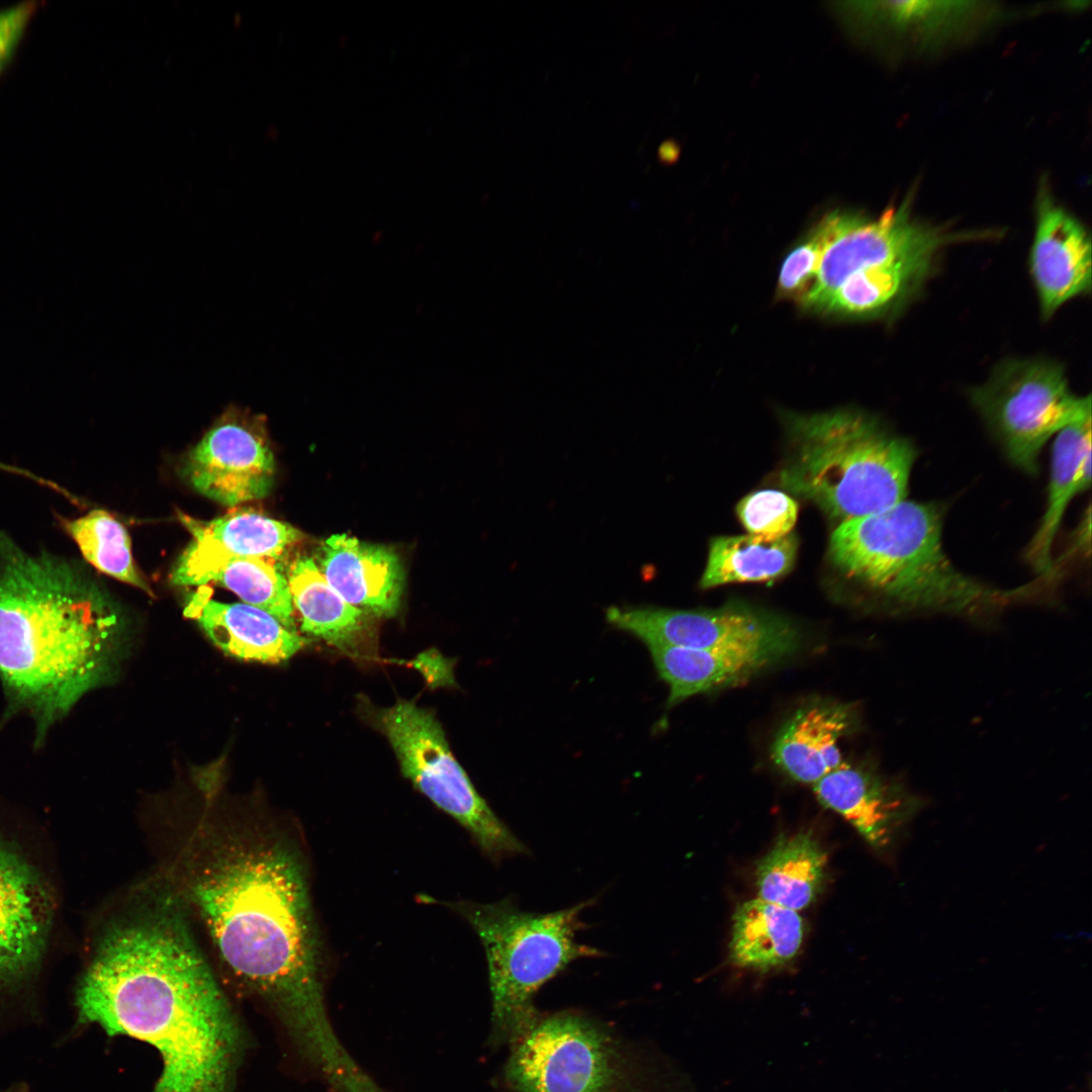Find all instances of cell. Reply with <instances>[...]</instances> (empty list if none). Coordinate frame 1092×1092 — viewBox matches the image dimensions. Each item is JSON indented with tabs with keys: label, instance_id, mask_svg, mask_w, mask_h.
<instances>
[{
	"label": "cell",
	"instance_id": "1",
	"mask_svg": "<svg viewBox=\"0 0 1092 1092\" xmlns=\"http://www.w3.org/2000/svg\"><path fill=\"white\" fill-rule=\"evenodd\" d=\"M146 833L154 874L211 946L222 973L277 1017L312 1070L347 1050L331 1022L322 946L298 842L276 822L206 806Z\"/></svg>",
	"mask_w": 1092,
	"mask_h": 1092
},
{
	"label": "cell",
	"instance_id": "2",
	"mask_svg": "<svg viewBox=\"0 0 1092 1092\" xmlns=\"http://www.w3.org/2000/svg\"><path fill=\"white\" fill-rule=\"evenodd\" d=\"M78 1019L152 1045V1092H231L242 1033L197 932L172 893L129 886L76 994Z\"/></svg>",
	"mask_w": 1092,
	"mask_h": 1092
},
{
	"label": "cell",
	"instance_id": "3",
	"mask_svg": "<svg viewBox=\"0 0 1092 1092\" xmlns=\"http://www.w3.org/2000/svg\"><path fill=\"white\" fill-rule=\"evenodd\" d=\"M118 634L113 608L80 567L0 530V680L38 741L107 679Z\"/></svg>",
	"mask_w": 1092,
	"mask_h": 1092
},
{
	"label": "cell",
	"instance_id": "4",
	"mask_svg": "<svg viewBox=\"0 0 1092 1092\" xmlns=\"http://www.w3.org/2000/svg\"><path fill=\"white\" fill-rule=\"evenodd\" d=\"M996 236L915 215L906 197L878 216L833 211L808 235L815 248L804 307L852 318H891L923 291L950 246Z\"/></svg>",
	"mask_w": 1092,
	"mask_h": 1092
},
{
	"label": "cell",
	"instance_id": "5",
	"mask_svg": "<svg viewBox=\"0 0 1092 1092\" xmlns=\"http://www.w3.org/2000/svg\"><path fill=\"white\" fill-rule=\"evenodd\" d=\"M941 530L936 506L904 499L840 523L829 553L848 577L906 613L982 619L1030 592L999 589L959 570L943 549Z\"/></svg>",
	"mask_w": 1092,
	"mask_h": 1092
},
{
	"label": "cell",
	"instance_id": "6",
	"mask_svg": "<svg viewBox=\"0 0 1092 1092\" xmlns=\"http://www.w3.org/2000/svg\"><path fill=\"white\" fill-rule=\"evenodd\" d=\"M794 453L780 478L840 523L905 499L916 458L913 444L866 413L790 414Z\"/></svg>",
	"mask_w": 1092,
	"mask_h": 1092
},
{
	"label": "cell",
	"instance_id": "7",
	"mask_svg": "<svg viewBox=\"0 0 1092 1092\" xmlns=\"http://www.w3.org/2000/svg\"><path fill=\"white\" fill-rule=\"evenodd\" d=\"M593 903L587 900L549 913L522 911L509 899L454 904L485 951L492 1006L490 1045L517 1044L543 1015L535 1006L538 990L571 962L603 954L575 939L583 927L580 913Z\"/></svg>",
	"mask_w": 1092,
	"mask_h": 1092
},
{
	"label": "cell",
	"instance_id": "8",
	"mask_svg": "<svg viewBox=\"0 0 1092 1092\" xmlns=\"http://www.w3.org/2000/svg\"><path fill=\"white\" fill-rule=\"evenodd\" d=\"M506 1092H675L649 1053L576 1011L542 1015L510 1049Z\"/></svg>",
	"mask_w": 1092,
	"mask_h": 1092
},
{
	"label": "cell",
	"instance_id": "9",
	"mask_svg": "<svg viewBox=\"0 0 1092 1092\" xmlns=\"http://www.w3.org/2000/svg\"><path fill=\"white\" fill-rule=\"evenodd\" d=\"M970 398L1009 461L1030 474L1051 437L1091 416L1090 395L1074 393L1064 367L1045 358L1004 360Z\"/></svg>",
	"mask_w": 1092,
	"mask_h": 1092
},
{
	"label": "cell",
	"instance_id": "10",
	"mask_svg": "<svg viewBox=\"0 0 1092 1092\" xmlns=\"http://www.w3.org/2000/svg\"><path fill=\"white\" fill-rule=\"evenodd\" d=\"M377 721L401 771L413 785L461 824L492 859L525 854L528 848L495 815L452 754L435 716L400 701L381 710Z\"/></svg>",
	"mask_w": 1092,
	"mask_h": 1092
},
{
	"label": "cell",
	"instance_id": "11",
	"mask_svg": "<svg viewBox=\"0 0 1092 1092\" xmlns=\"http://www.w3.org/2000/svg\"><path fill=\"white\" fill-rule=\"evenodd\" d=\"M605 616L613 628L635 636L646 646L774 651L787 658L803 641L800 630L788 619L739 604L700 610L611 606Z\"/></svg>",
	"mask_w": 1092,
	"mask_h": 1092
},
{
	"label": "cell",
	"instance_id": "12",
	"mask_svg": "<svg viewBox=\"0 0 1092 1092\" xmlns=\"http://www.w3.org/2000/svg\"><path fill=\"white\" fill-rule=\"evenodd\" d=\"M184 472L197 491L224 506L264 497L274 477L264 420L228 407L189 453Z\"/></svg>",
	"mask_w": 1092,
	"mask_h": 1092
},
{
	"label": "cell",
	"instance_id": "13",
	"mask_svg": "<svg viewBox=\"0 0 1092 1092\" xmlns=\"http://www.w3.org/2000/svg\"><path fill=\"white\" fill-rule=\"evenodd\" d=\"M1028 270L1045 320L1067 302L1091 291L1090 235L1056 200L1043 180L1036 194Z\"/></svg>",
	"mask_w": 1092,
	"mask_h": 1092
},
{
	"label": "cell",
	"instance_id": "14",
	"mask_svg": "<svg viewBox=\"0 0 1092 1092\" xmlns=\"http://www.w3.org/2000/svg\"><path fill=\"white\" fill-rule=\"evenodd\" d=\"M193 540L180 556L172 580L180 585H205L229 560L241 557L275 559L297 543L302 534L281 521L251 510L233 511L209 522L181 517Z\"/></svg>",
	"mask_w": 1092,
	"mask_h": 1092
},
{
	"label": "cell",
	"instance_id": "15",
	"mask_svg": "<svg viewBox=\"0 0 1092 1092\" xmlns=\"http://www.w3.org/2000/svg\"><path fill=\"white\" fill-rule=\"evenodd\" d=\"M813 790L824 807L841 815L877 849L888 847L920 808V800L903 785L847 761Z\"/></svg>",
	"mask_w": 1092,
	"mask_h": 1092
},
{
	"label": "cell",
	"instance_id": "16",
	"mask_svg": "<svg viewBox=\"0 0 1092 1092\" xmlns=\"http://www.w3.org/2000/svg\"><path fill=\"white\" fill-rule=\"evenodd\" d=\"M850 5L864 27L922 51L971 36L998 13L993 3L979 1H876Z\"/></svg>",
	"mask_w": 1092,
	"mask_h": 1092
},
{
	"label": "cell",
	"instance_id": "17",
	"mask_svg": "<svg viewBox=\"0 0 1092 1092\" xmlns=\"http://www.w3.org/2000/svg\"><path fill=\"white\" fill-rule=\"evenodd\" d=\"M317 562L330 585L352 606L378 616L396 613L403 573L392 550L337 534L325 541Z\"/></svg>",
	"mask_w": 1092,
	"mask_h": 1092
},
{
	"label": "cell",
	"instance_id": "18",
	"mask_svg": "<svg viewBox=\"0 0 1092 1092\" xmlns=\"http://www.w3.org/2000/svg\"><path fill=\"white\" fill-rule=\"evenodd\" d=\"M202 585L185 607L223 652L247 660L278 663L295 654L305 643L296 631L284 627L262 609L245 603H221L210 599Z\"/></svg>",
	"mask_w": 1092,
	"mask_h": 1092
},
{
	"label": "cell",
	"instance_id": "19",
	"mask_svg": "<svg viewBox=\"0 0 1092 1092\" xmlns=\"http://www.w3.org/2000/svg\"><path fill=\"white\" fill-rule=\"evenodd\" d=\"M47 905L39 883L0 844V985L23 974L40 951Z\"/></svg>",
	"mask_w": 1092,
	"mask_h": 1092
},
{
	"label": "cell",
	"instance_id": "20",
	"mask_svg": "<svg viewBox=\"0 0 1092 1092\" xmlns=\"http://www.w3.org/2000/svg\"><path fill=\"white\" fill-rule=\"evenodd\" d=\"M852 724L848 707L806 706L778 732L771 746L772 760L791 779L814 786L844 761L838 744Z\"/></svg>",
	"mask_w": 1092,
	"mask_h": 1092
},
{
	"label": "cell",
	"instance_id": "21",
	"mask_svg": "<svg viewBox=\"0 0 1092 1092\" xmlns=\"http://www.w3.org/2000/svg\"><path fill=\"white\" fill-rule=\"evenodd\" d=\"M647 647L659 677L669 688L667 708L693 696L743 682L786 658L774 651H720L663 644Z\"/></svg>",
	"mask_w": 1092,
	"mask_h": 1092
},
{
	"label": "cell",
	"instance_id": "22",
	"mask_svg": "<svg viewBox=\"0 0 1092 1092\" xmlns=\"http://www.w3.org/2000/svg\"><path fill=\"white\" fill-rule=\"evenodd\" d=\"M1091 416L1062 429L1055 438L1045 512L1027 548L1038 572L1052 567V548L1064 514L1076 494L1091 483Z\"/></svg>",
	"mask_w": 1092,
	"mask_h": 1092
},
{
	"label": "cell",
	"instance_id": "23",
	"mask_svg": "<svg viewBox=\"0 0 1092 1092\" xmlns=\"http://www.w3.org/2000/svg\"><path fill=\"white\" fill-rule=\"evenodd\" d=\"M803 935L797 911L759 898L749 900L733 916L730 960L740 968L768 971L796 957Z\"/></svg>",
	"mask_w": 1092,
	"mask_h": 1092
},
{
	"label": "cell",
	"instance_id": "24",
	"mask_svg": "<svg viewBox=\"0 0 1092 1092\" xmlns=\"http://www.w3.org/2000/svg\"><path fill=\"white\" fill-rule=\"evenodd\" d=\"M286 578L293 608L300 615L301 630L342 651L355 653L363 640V611L330 585L311 558L296 559Z\"/></svg>",
	"mask_w": 1092,
	"mask_h": 1092
},
{
	"label": "cell",
	"instance_id": "25",
	"mask_svg": "<svg viewBox=\"0 0 1092 1092\" xmlns=\"http://www.w3.org/2000/svg\"><path fill=\"white\" fill-rule=\"evenodd\" d=\"M825 866L826 855L811 834L785 837L757 866L758 898L798 912L817 896Z\"/></svg>",
	"mask_w": 1092,
	"mask_h": 1092
},
{
	"label": "cell",
	"instance_id": "26",
	"mask_svg": "<svg viewBox=\"0 0 1092 1092\" xmlns=\"http://www.w3.org/2000/svg\"><path fill=\"white\" fill-rule=\"evenodd\" d=\"M798 543L793 534L779 538L746 534L719 536L710 543L702 588L731 582L776 579L793 566Z\"/></svg>",
	"mask_w": 1092,
	"mask_h": 1092
},
{
	"label": "cell",
	"instance_id": "27",
	"mask_svg": "<svg viewBox=\"0 0 1092 1092\" xmlns=\"http://www.w3.org/2000/svg\"><path fill=\"white\" fill-rule=\"evenodd\" d=\"M58 520L89 564L153 596L136 569L127 531L111 514L95 509L76 519L59 517Z\"/></svg>",
	"mask_w": 1092,
	"mask_h": 1092
},
{
	"label": "cell",
	"instance_id": "28",
	"mask_svg": "<svg viewBox=\"0 0 1092 1092\" xmlns=\"http://www.w3.org/2000/svg\"><path fill=\"white\" fill-rule=\"evenodd\" d=\"M235 593L245 604L262 609L284 627L294 630V609L287 578L273 559L241 557L225 562L212 577Z\"/></svg>",
	"mask_w": 1092,
	"mask_h": 1092
},
{
	"label": "cell",
	"instance_id": "29",
	"mask_svg": "<svg viewBox=\"0 0 1092 1092\" xmlns=\"http://www.w3.org/2000/svg\"><path fill=\"white\" fill-rule=\"evenodd\" d=\"M736 513L748 534L779 538L791 534L798 517V505L782 491L763 489L744 496L738 503Z\"/></svg>",
	"mask_w": 1092,
	"mask_h": 1092
},
{
	"label": "cell",
	"instance_id": "30",
	"mask_svg": "<svg viewBox=\"0 0 1092 1092\" xmlns=\"http://www.w3.org/2000/svg\"><path fill=\"white\" fill-rule=\"evenodd\" d=\"M37 2H25L0 11V72L12 58Z\"/></svg>",
	"mask_w": 1092,
	"mask_h": 1092
},
{
	"label": "cell",
	"instance_id": "31",
	"mask_svg": "<svg viewBox=\"0 0 1092 1092\" xmlns=\"http://www.w3.org/2000/svg\"><path fill=\"white\" fill-rule=\"evenodd\" d=\"M0 1092H29V1090L23 1084H17Z\"/></svg>",
	"mask_w": 1092,
	"mask_h": 1092
}]
</instances>
